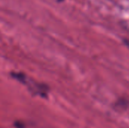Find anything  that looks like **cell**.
Wrapping results in <instances>:
<instances>
[{
  "label": "cell",
  "mask_w": 129,
  "mask_h": 128,
  "mask_svg": "<svg viewBox=\"0 0 129 128\" xmlns=\"http://www.w3.org/2000/svg\"><path fill=\"white\" fill-rule=\"evenodd\" d=\"M16 127L17 128H23L24 127V125H23V124H22V123H20V122H16L15 123V124H14Z\"/></svg>",
  "instance_id": "cell-1"
}]
</instances>
